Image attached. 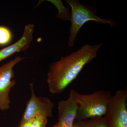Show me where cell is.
Masks as SVG:
<instances>
[{
	"label": "cell",
	"instance_id": "10",
	"mask_svg": "<svg viewBox=\"0 0 127 127\" xmlns=\"http://www.w3.org/2000/svg\"><path fill=\"white\" fill-rule=\"evenodd\" d=\"M48 1L53 3L58 9V14L57 15V17L65 20H71V14L68 11V8L64 5L62 1Z\"/></svg>",
	"mask_w": 127,
	"mask_h": 127
},
{
	"label": "cell",
	"instance_id": "7",
	"mask_svg": "<svg viewBox=\"0 0 127 127\" xmlns=\"http://www.w3.org/2000/svg\"><path fill=\"white\" fill-rule=\"evenodd\" d=\"M78 104L71 89L68 98L61 100L58 103V127H71L76 118Z\"/></svg>",
	"mask_w": 127,
	"mask_h": 127
},
{
	"label": "cell",
	"instance_id": "14",
	"mask_svg": "<svg viewBox=\"0 0 127 127\" xmlns=\"http://www.w3.org/2000/svg\"><path fill=\"white\" fill-rule=\"evenodd\" d=\"M81 127L79 126V124H78L76 122H75L74 123H73V125L72 127Z\"/></svg>",
	"mask_w": 127,
	"mask_h": 127
},
{
	"label": "cell",
	"instance_id": "9",
	"mask_svg": "<svg viewBox=\"0 0 127 127\" xmlns=\"http://www.w3.org/2000/svg\"><path fill=\"white\" fill-rule=\"evenodd\" d=\"M81 127H108V122L105 116L76 121Z\"/></svg>",
	"mask_w": 127,
	"mask_h": 127
},
{
	"label": "cell",
	"instance_id": "3",
	"mask_svg": "<svg viewBox=\"0 0 127 127\" xmlns=\"http://www.w3.org/2000/svg\"><path fill=\"white\" fill-rule=\"evenodd\" d=\"M66 2L71 9V26L68 39V46L74 45L78 34L82 27L88 22L94 21L98 23H108L111 27H117L116 22L110 18L103 19L97 15V10L95 7L81 4L78 0H66Z\"/></svg>",
	"mask_w": 127,
	"mask_h": 127
},
{
	"label": "cell",
	"instance_id": "13",
	"mask_svg": "<svg viewBox=\"0 0 127 127\" xmlns=\"http://www.w3.org/2000/svg\"><path fill=\"white\" fill-rule=\"evenodd\" d=\"M34 119V118L32 119L31 120L27 122H26L24 123L20 126H18V127H31Z\"/></svg>",
	"mask_w": 127,
	"mask_h": 127
},
{
	"label": "cell",
	"instance_id": "2",
	"mask_svg": "<svg viewBox=\"0 0 127 127\" xmlns=\"http://www.w3.org/2000/svg\"><path fill=\"white\" fill-rule=\"evenodd\" d=\"M78 104L77 121L104 117L112 96L109 91H95L91 94H82L71 89Z\"/></svg>",
	"mask_w": 127,
	"mask_h": 127
},
{
	"label": "cell",
	"instance_id": "8",
	"mask_svg": "<svg viewBox=\"0 0 127 127\" xmlns=\"http://www.w3.org/2000/svg\"><path fill=\"white\" fill-rule=\"evenodd\" d=\"M34 31V25L25 26L22 36L16 42L0 50V62L12 56L16 53L26 51L31 46Z\"/></svg>",
	"mask_w": 127,
	"mask_h": 127
},
{
	"label": "cell",
	"instance_id": "11",
	"mask_svg": "<svg viewBox=\"0 0 127 127\" xmlns=\"http://www.w3.org/2000/svg\"><path fill=\"white\" fill-rule=\"evenodd\" d=\"M12 35L11 31L4 26H0V46H5L11 42Z\"/></svg>",
	"mask_w": 127,
	"mask_h": 127
},
{
	"label": "cell",
	"instance_id": "12",
	"mask_svg": "<svg viewBox=\"0 0 127 127\" xmlns=\"http://www.w3.org/2000/svg\"><path fill=\"white\" fill-rule=\"evenodd\" d=\"M47 117L39 116L35 117L31 127H46L47 123Z\"/></svg>",
	"mask_w": 127,
	"mask_h": 127
},
{
	"label": "cell",
	"instance_id": "6",
	"mask_svg": "<svg viewBox=\"0 0 127 127\" xmlns=\"http://www.w3.org/2000/svg\"><path fill=\"white\" fill-rule=\"evenodd\" d=\"M30 87L31 93V98L26 103V109L18 126L36 116L53 117L54 103L46 97L37 96L34 92L33 82L30 84Z\"/></svg>",
	"mask_w": 127,
	"mask_h": 127
},
{
	"label": "cell",
	"instance_id": "4",
	"mask_svg": "<svg viewBox=\"0 0 127 127\" xmlns=\"http://www.w3.org/2000/svg\"><path fill=\"white\" fill-rule=\"evenodd\" d=\"M24 59L18 56L0 66V111H6L10 107V92L16 84L14 67Z\"/></svg>",
	"mask_w": 127,
	"mask_h": 127
},
{
	"label": "cell",
	"instance_id": "5",
	"mask_svg": "<svg viewBox=\"0 0 127 127\" xmlns=\"http://www.w3.org/2000/svg\"><path fill=\"white\" fill-rule=\"evenodd\" d=\"M105 117L108 127H127V90L117 91L112 96Z\"/></svg>",
	"mask_w": 127,
	"mask_h": 127
},
{
	"label": "cell",
	"instance_id": "1",
	"mask_svg": "<svg viewBox=\"0 0 127 127\" xmlns=\"http://www.w3.org/2000/svg\"><path fill=\"white\" fill-rule=\"evenodd\" d=\"M102 43L87 44L70 55L62 57L50 64L47 79L48 89L53 94L62 93L77 78L85 66L96 57Z\"/></svg>",
	"mask_w": 127,
	"mask_h": 127
},
{
	"label": "cell",
	"instance_id": "15",
	"mask_svg": "<svg viewBox=\"0 0 127 127\" xmlns=\"http://www.w3.org/2000/svg\"><path fill=\"white\" fill-rule=\"evenodd\" d=\"M52 127H58L57 124L56 123L53 125Z\"/></svg>",
	"mask_w": 127,
	"mask_h": 127
}]
</instances>
